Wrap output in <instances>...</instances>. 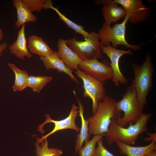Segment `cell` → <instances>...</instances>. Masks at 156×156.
Segmentation results:
<instances>
[{"label": "cell", "mask_w": 156, "mask_h": 156, "mask_svg": "<svg viewBox=\"0 0 156 156\" xmlns=\"http://www.w3.org/2000/svg\"><path fill=\"white\" fill-rule=\"evenodd\" d=\"M57 46L58 51L57 52V54L66 65L72 71L79 69V65L82 61L77 54L68 47L66 40L62 38L59 39Z\"/></svg>", "instance_id": "13"}, {"label": "cell", "mask_w": 156, "mask_h": 156, "mask_svg": "<svg viewBox=\"0 0 156 156\" xmlns=\"http://www.w3.org/2000/svg\"><path fill=\"white\" fill-rule=\"evenodd\" d=\"M22 1L32 12H40L44 8L46 0H22Z\"/></svg>", "instance_id": "25"}, {"label": "cell", "mask_w": 156, "mask_h": 156, "mask_svg": "<svg viewBox=\"0 0 156 156\" xmlns=\"http://www.w3.org/2000/svg\"><path fill=\"white\" fill-rule=\"evenodd\" d=\"M75 73L83 81L84 90L83 96L89 97L92 100L93 115L96 111L99 104L107 95L104 87V83L98 81L79 69L75 70Z\"/></svg>", "instance_id": "7"}, {"label": "cell", "mask_w": 156, "mask_h": 156, "mask_svg": "<svg viewBox=\"0 0 156 156\" xmlns=\"http://www.w3.org/2000/svg\"><path fill=\"white\" fill-rule=\"evenodd\" d=\"M129 18V16L126 14L121 23H116L112 27L104 23L98 33L100 40H101V45L106 47L111 43L112 46L115 48L117 45H123L126 47L134 51L140 50L141 44L131 45L126 40V26Z\"/></svg>", "instance_id": "5"}, {"label": "cell", "mask_w": 156, "mask_h": 156, "mask_svg": "<svg viewBox=\"0 0 156 156\" xmlns=\"http://www.w3.org/2000/svg\"><path fill=\"white\" fill-rule=\"evenodd\" d=\"M12 2L16 9L17 14V20L15 23L16 27L19 28L27 23L37 21L36 17L23 3L22 0H14Z\"/></svg>", "instance_id": "18"}, {"label": "cell", "mask_w": 156, "mask_h": 156, "mask_svg": "<svg viewBox=\"0 0 156 156\" xmlns=\"http://www.w3.org/2000/svg\"><path fill=\"white\" fill-rule=\"evenodd\" d=\"M144 156H156V150H153L149 152Z\"/></svg>", "instance_id": "29"}, {"label": "cell", "mask_w": 156, "mask_h": 156, "mask_svg": "<svg viewBox=\"0 0 156 156\" xmlns=\"http://www.w3.org/2000/svg\"><path fill=\"white\" fill-rule=\"evenodd\" d=\"M9 67L14 71L15 80L12 88L14 92L21 91L28 87L29 74L25 70L19 69L14 64L8 63Z\"/></svg>", "instance_id": "21"}, {"label": "cell", "mask_w": 156, "mask_h": 156, "mask_svg": "<svg viewBox=\"0 0 156 156\" xmlns=\"http://www.w3.org/2000/svg\"><path fill=\"white\" fill-rule=\"evenodd\" d=\"M103 139L102 138L98 141V146L96 148L93 156H114L104 146Z\"/></svg>", "instance_id": "26"}, {"label": "cell", "mask_w": 156, "mask_h": 156, "mask_svg": "<svg viewBox=\"0 0 156 156\" xmlns=\"http://www.w3.org/2000/svg\"><path fill=\"white\" fill-rule=\"evenodd\" d=\"M40 144H35L37 156H60L63 153L62 151L57 148H49L47 138Z\"/></svg>", "instance_id": "23"}, {"label": "cell", "mask_w": 156, "mask_h": 156, "mask_svg": "<svg viewBox=\"0 0 156 156\" xmlns=\"http://www.w3.org/2000/svg\"><path fill=\"white\" fill-rule=\"evenodd\" d=\"M105 135H94L90 140L85 143V145L79 151V156H93L98 141Z\"/></svg>", "instance_id": "24"}, {"label": "cell", "mask_w": 156, "mask_h": 156, "mask_svg": "<svg viewBox=\"0 0 156 156\" xmlns=\"http://www.w3.org/2000/svg\"><path fill=\"white\" fill-rule=\"evenodd\" d=\"M101 51L109 58L110 66L112 69L113 75L112 80L115 86H119L120 84H126L128 83L127 79L122 74L120 69L119 61L121 57L126 54L132 55L131 49L127 51L117 49L109 44L107 46L101 45Z\"/></svg>", "instance_id": "11"}, {"label": "cell", "mask_w": 156, "mask_h": 156, "mask_svg": "<svg viewBox=\"0 0 156 156\" xmlns=\"http://www.w3.org/2000/svg\"><path fill=\"white\" fill-rule=\"evenodd\" d=\"M46 69L48 70L52 69H55L60 72H64L73 81L79 84L77 79L72 73L73 71L67 67L57 54L50 57H40Z\"/></svg>", "instance_id": "15"}, {"label": "cell", "mask_w": 156, "mask_h": 156, "mask_svg": "<svg viewBox=\"0 0 156 156\" xmlns=\"http://www.w3.org/2000/svg\"><path fill=\"white\" fill-rule=\"evenodd\" d=\"M79 68L98 81L104 83L112 79L113 75L111 66L105 61L100 62L97 59L82 61Z\"/></svg>", "instance_id": "9"}, {"label": "cell", "mask_w": 156, "mask_h": 156, "mask_svg": "<svg viewBox=\"0 0 156 156\" xmlns=\"http://www.w3.org/2000/svg\"><path fill=\"white\" fill-rule=\"evenodd\" d=\"M79 108L75 104H73L68 116L60 120H54L52 119L49 114H47L45 115L46 120L42 124L38 126V130L42 133H44V131L43 129V127L45 125L49 123H54V127L53 129L49 133L41 138H37V143L39 144L41 143L48 136L60 130L70 129L74 130L77 132H79L80 129L77 126L75 122L76 118L79 112V111L77 110Z\"/></svg>", "instance_id": "8"}, {"label": "cell", "mask_w": 156, "mask_h": 156, "mask_svg": "<svg viewBox=\"0 0 156 156\" xmlns=\"http://www.w3.org/2000/svg\"><path fill=\"white\" fill-rule=\"evenodd\" d=\"M99 40V34L92 31L84 41H78L75 36L66 42L68 47L84 61L102 57Z\"/></svg>", "instance_id": "6"}, {"label": "cell", "mask_w": 156, "mask_h": 156, "mask_svg": "<svg viewBox=\"0 0 156 156\" xmlns=\"http://www.w3.org/2000/svg\"><path fill=\"white\" fill-rule=\"evenodd\" d=\"M53 79L51 76H29L28 80V87L34 92L39 93L43 88Z\"/></svg>", "instance_id": "22"}, {"label": "cell", "mask_w": 156, "mask_h": 156, "mask_svg": "<svg viewBox=\"0 0 156 156\" xmlns=\"http://www.w3.org/2000/svg\"><path fill=\"white\" fill-rule=\"evenodd\" d=\"M79 104V116L81 119V127L79 133L77 135L75 147V151L74 155L79 151L82 147L84 142L86 143L89 140V122L86 119H85L83 116V106L81 102L76 97Z\"/></svg>", "instance_id": "19"}, {"label": "cell", "mask_w": 156, "mask_h": 156, "mask_svg": "<svg viewBox=\"0 0 156 156\" xmlns=\"http://www.w3.org/2000/svg\"><path fill=\"white\" fill-rule=\"evenodd\" d=\"M147 135L149 136L148 137H146L144 140V141L148 142L156 143V133H150L147 131H146Z\"/></svg>", "instance_id": "27"}, {"label": "cell", "mask_w": 156, "mask_h": 156, "mask_svg": "<svg viewBox=\"0 0 156 156\" xmlns=\"http://www.w3.org/2000/svg\"><path fill=\"white\" fill-rule=\"evenodd\" d=\"M25 25H23L18 32L16 41L8 47L11 53L16 57L23 60L26 57L30 58L32 56L27 47V42L25 33Z\"/></svg>", "instance_id": "14"}, {"label": "cell", "mask_w": 156, "mask_h": 156, "mask_svg": "<svg viewBox=\"0 0 156 156\" xmlns=\"http://www.w3.org/2000/svg\"><path fill=\"white\" fill-rule=\"evenodd\" d=\"M96 4L103 5L102 10L105 24L110 25L112 23H116L120 19L125 17L126 12L122 7L118 6V4L112 0H96Z\"/></svg>", "instance_id": "12"}, {"label": "cell", "mask_w": 156, "mask_h": 156, "mask_svg": "<svg viewBox=\"0 0 156 156\" xmlns=\"http://www.w3.org/2000/svg\"><path fill=\"white\" fill-rule=\"evenodd\" d=\"M115 143L119 148L120 154L127 156H144L156 149V143L153 142L145 146L137 147L127 145L118 141H116Z\"/></svg>", "instance_id": "17"}, {"label": "cell", "mask_w": 156, "mask_h": 156, "mask_svg": "<svg viewBox=\"0 0 156 156\" xmlns=\"http://www.w3.org/2000/svg\"><path fill=\"white\" fill-rule=\"evenodd\" d=\"M134 78L132 83L135 89L138 101L143 109L146 104V97L152 86L154 68L148 52L144 62L139 65L131 64Z\"/></svg>", "instance_id": "3"}, {"label": "cell", "mask_w": 156, "mask_h": 156, "mask_svg": "<svg viewBox=\"0 0 156 156\" xmlns=\"http://www.w3.org/2000/svg\"><path fill=\"white\" fill-rule=\"evenodd\" d=\"M28 47L30 51L40 57H50L57 54L52 50L42 39L35 35L29 38Z\"/></svg>", "instance_id": "16"}, {"label": "cell", "mask_w": 156, "mask_h": 156, "mask_svg": "<svg viewBox=\"0 0 156 156\" xmlns=\"http://www.w3.org/2000/svg\"><path fill=\"white\" fill-rule=\"evenodd\" d=\"M8 45V43L7 42H4L0 44V56H1L3 51L6 49Z\"/></svg>", "instance_id": "28"}, {"label": "cell", "mask_w": 156, "mask_h": 156, "mask_svg": "<svg viewBox=\"0 0 156 156\" xmlns=\"http://www.w3.org/2000/svg\"><path fill=\"white\" fill-rule=\"evenodd\" d=\"M117 107L124 115L116 120L117 124L122 127L130 123L134 124L143 114V109L138 99L133 84L127 87L126 91L120 101L117 102Z\"/></svg>", "instance_id": "4"}, {"label": "cell", "mask_w": 156, "mask_h": 156, "mask_svg": "<svg viewBox=\"0 0 156 156\" xmlns=\"http://www.w3.org/2000/svg\"><path fill=\"white\" fill-rule=\"evenodd\" d=\"M117 104L115 99L106 95L99 104L95 114L87 119L89 122V135H105L108 133L112 120H116L121 116Z\"/></svg>", "instance_id": "1"}, {"label": "cell", "mask_w": 156, "mask_h": 156, "mask_svg": "<svg viewBox=\"0 0 156 156\" xmlns=\"http://www.w3.org/2000/svg\"><path fill=\"white\" fill-rule=\"evenodd\" d=\"M3 38V34L2 29H0V41Z\"/></svg>", "instance_id": "30"}, {"label": "cell", "mask_w": 156, "mask_h": 156, "mask_svg": "<svg viewBox=\"0 0 156 156\" xmlns=\"http://www.w3.org/2000/svg\"><path fill=\"white\" fill-rule=\"evenodd\" d=\"M152 115L143 113L135 123H130L127 128L120 126L115 120L112 119L109 131L105 135L108 143L111 145L118 141L129 145L134 144L139 135L147 131V124Z\"/></svg>", "instance_id": "2"}, {"label": "cell", "mask_w": 156, "mask_h": 156, "mask_svg": "<svg viewBox=\"0 0 156 156\" xmlns=\"http://www.w3.org/2000/svg\"><path fill=\"white\" fill-rule=\"evenodd\" d=\"M44 8L45 9L50 8L54 10L58 15L60 19L63 21L69 27L73 29L75 32L82 35L85 40L86 39L89 33L84 30L83 26L75 23L66 17L60 12L57 8L53 6L51 0H46Z\"/></svg>", "instance_id": "20"}, {"label": "cell", "mask_w": 156, "mask_h": 156, "mask_svg": "<svg viewBox=\"0 0 156 156\" xmlns=\"http://www.w3.org/2000/svg\"><path fill=\"white\" fill-rule=\"evenodd\" d=\"M120 4L129 17L130 23L137 24L147 19L151 13L150 8L144 5L141 0H112Z\"/></svg>", "instance_id": "10"}]
</instances>
